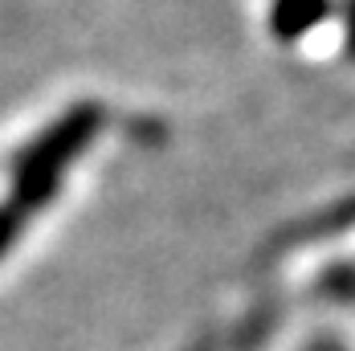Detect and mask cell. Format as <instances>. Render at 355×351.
<instances>
[{
    "label": "cell",
    "mask_w": 355,
    "mask_h": 351,
    "mask_svg": "<svg viewBox=\"0 0 355 351\" xmlns=\"http://www.w3.org/2000/svg\"><path fill=\"white\" fill-rule=\"evenodd\" d=\"M98 127H103V106L98 103H78V106H70L49 131H41V135L25 147V155L17 160V172H12V196H17L21 212L41 209V205L58 192L62 172L73 164V155L98 135Z\"/></svg>",
    "instance_id": "1"
},
{
    "label": "cell",
    "mask_w": 355,
    "mask_h": 351,
    "mask_svg": "<svg viewBox=\"0 0 355 351\" xmlns=\"http://www.w3.org/2000/svg\"><path fill=\"white\" fill-rule=\"evenodd\" d=\"M327 17V0H274L270 25L278 41H298Z\"/></svg>",
    "instance_id": "2"
},
{
    "label": "cell",
    "mask_w": 355,
    "mask_h": 351,
    "mask_svg": "<svg viewBox=\"0 0 355 351\" xmlns=\"http://www.w3.org/2000/svg\"><path fill=\"white\" fill-rule=\"evenodd\" d=\"M17 229H21V216H17V209H0V253L12 246Z\"/></svg>",
    "instance_id": "3"
},
{
    "label": "cell",
    "mask_w": 355,
    "mask_h": 351,
    "mask_svg": "<svg viewBox=\"0 0 355 351\" xmlns=\"http://www.w3.org/2000/svg\"><path fill=\"white\" fill-rule=\"evenodd\" d=\"M347 49L355 53V0H347Z\"/></svg>",
    "instance_id": "4"
}]
</instances>
